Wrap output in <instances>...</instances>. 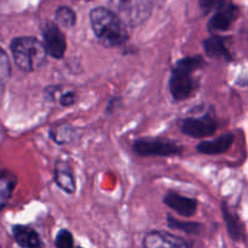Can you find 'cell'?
<instances>
[{
    "mask_svg": "<svg viewBox=\"0 0 248 248\" xmlns=\"http://www.w3.org/2000/svg\"><path fill=\"white\" fill-rule=\"evenodd\" d=\"M92 31L106 47H118L128 40L127 26L109 7H96L90 12Z\"/></svg>",
    "mask_w": 248,
    "mask_h": 248,
    "instance_id": "1",
    "label": "cell"
},
{
    "mask_svg": "<svg viewBox=\"0 0 248 248\" xmlns=\"http://www.w3.org/2000/svg\"><path fill=\"white\" fill-rule=\"evenodd\" d=\"M203 67L201 56H191L179 60L172 68L170 78V92L176 102L186 101L194 96L199 87L195 73Z\"/></svg>",
    "mask_w": 248,
    "mask_h": 248,
    "instance_id": "2",
    "label": "cell"
},
{
    "mask_svg": "<svg viewBox=\"0 0 248 248\" xmlns=\"http://www.w3.org/2000/svg\"><path fill=\"white\" fill-rule=\"evenodd\" d=\"M11 52L17 67L23 72H34L45 63L46 48L44 43L33 36H21L12 40Z\"/></svg>",
    "mask_w": 248,
    "mask_h": 248,
    "instance_id": "3",
    "label": "cell"
},
{
    "mask_svg": "<svg viewBox=\"0 0 248 248\" xmlns=\"http://www.w3.org/2000/svg\"><path fill=\"white\" fill-rule=\"evenodd\" d=\"M153 0H110L109 9L115 12L126 26L144 23L153 12Z\"/></svg>",
    "mask_w": 248,
    "mask_h": 248,
    "instance_id": "4",
    "label": "cell"
},
{
    "mask_svg": "<svg viewBox=\"0 0 248 248\" xmlns=\"http://www.w3.org/2000/svg\"><path fill=\"white\" fill-rule=\"evenodd\" d=\"M133 150L138 156H176L181 155L183 148L173 140L162 138H140L133 142Z\"/></svg>",
    "mask_w": 248,
    "mask_h": 248,
    "instance_id": "5",
    "label": "cell"
},
{
    "mask_svg": "<svg viewBox=\"0 0 248 248\" xmlns=\"http://www.w3.org/2000/svg\"><path fill=\"white\" fill-rule=\"evenodd\" d=\"M217 120L212 114L207 113L203 116H189L181 121V131L186 136L193 138H203L212 136L217 131Z\"/></svg>",
    "mask_w": 248,
    "mask_h": 248,
    "instance_id": "6",
    "label": "cell"
},
{
    "mask_svg": "<svg viewBox=\"0 0 248 248\" xmlns=\"http://www.w3.org/2000/svg\"><path fill=\"white\" fill-rule=\"evenodd\" d=\"M43 43L48 56L61 60L67 51V39L57 23H47L43 31Z\"/></svg>",
    "mask_w": 248,
    "mask_h": 248,
    "instance_id": "7",
    "label": "cell"
},
{
    "mask_svg": "<svg viewBox=\"0 0 248 248\" xmlns=\"http://www.w3.org/2000/svg\"><path fill=\"white\" fill-rule=\"evenodd\" d=\"M239 16V9L232 4H224L216 10L215 15L208 21V31L216 33V31H224L232 27L235 19Z\"/></svg>",
    "mask_w": 248,
    "mask_h": 248,
    "instance_id": "8",
    "label": "cell"
},
{
    "mask_svg": "<svg viewBox=\"0 0 248 248\" xmlns=\"http://www.w3.org/2000/svg\"><path fill=\"white\" fill-rule=\"evenodd\" d=\"M144 248H189L182 237L166 232H150L143 240Z\"/></svg>",
    "mask_w": 248,
    "mask_h": 248,
    "instance_id": "9",
    "label": "cell"
},
{
    "mask_svg": "<svg viewBox=\"0 0 248 248\" xmlns=\"http://www.w3.org/2000/svg\"><path fill=\"white\" fill-rule=\"evenodd\" d=\"M164 202L167 207H170L172 211L186 218L193 217L196 213V208H198V201L195 199L186 198V196L177 194L174 191H169L165 195Z\"/></svg>",
    "mask_w": 248,
    "mask_h": 248,
    "instance_id": "10",
    "label": "cell"
},
{
    "mask_svg": "<svg viewBox=\"0 0 248 248\" xmlns=\"http://www.w3.org/2000/svg\"><path fill=\"white\" fill-rule=\"evenodd\" d=\"M14 239L23 248H44L40 235L28 225H15L12 229Z\"/></svg>",
    "mask_w": 248,
    "mask_h": 248,
    "instance_id": "11",
    "label": "cell"
},
{
    "mask_svg": "<svg viewBox=\"0 0 248 248\" xmlns=\"http://www.w3.org/2000/svg\"><path fill=\"white\" fill-rule=\"evenodd\" d=\"M234 142V135L232 133H225L211 140H203L196 147L199 153L205 155H219L229 150V148Z\"/></svg>",
    "mask_w": 248,
    "mask_h": 248,
    "instance_id": "12",
    "label": "cell"
},
{
    "mask_svg": "<svg viewBox=\"0 0 248 248\" xmlns=\"http://www.w3.org/2000/svg\"><path fill=\"white\" fill-rule=\"evenodd\" d=\"M53 178H55V183L57 184L58 188L62 189L64 193L73 194L75 191V188H77L75 186V178L68 162H56Z\"/></svg>",
    "mask_w": 248,
    "mask_h": 248,
    "instance_id": "13",
    "label": "cell"
},
{
    "mask_svg": "<svg viewBox=\"0 0 248 248\" xmlns=\"http://www.w3.org/2000/svg\"><path fill=\"white\" fill-rule=\"evenodd\" d=\"M203 50L206 55L216 60L232 61V56L225 45L224 38L220 35H211L206 40H203Z\"/></svg>",
    "mask_w": 248,
    "mask_h": 248,
    "instance_id": "14",
    "label": "cell"
},
{
    "mask_svg": "<svg viewBox=\"0 0 248 248\" xmlns=\"http://www.w3.org/2000/svg\"><path fill=\"white\" fill-rule=\"evenodd\" d=\"M222 212L223 218L225 220V224H227L228 232H229V235L232 236V239L234 241H245V239H246V232H245V227L242 224L241 219L239 218V216L232 212L228 208L227 203H223L222 205Z\"/></svg>",
    "mask_w": 248,
    "mask_h": 248,
    "instance_id": "15",
    "label": "cell"
},
{
    "mask_svg": "<svg viewBox=\"0 0 248 248\" xmlns=\"http://www.w3.org/2000/svg\"><path fill=\"white\" fill-rule=\"evenodd\" d=\"M17 184V177L9 171H0V210L6 206L11 199Z\"/></svg>",
    "mask_w": 248,
    "mask_h": 248,
    "instance_id": "16",
    "label": "cell"
},
{
    "mask_svg": "<svg viewBox=\"0 0 248 248\" xmlns=\"http://www.w3.org/2000/svg\"><path fill=\"white\" fill-rule=\"evenodd\" d=\"M50 136L56 143L58 144H65L74 140L75 130L69 124H63V125H56L51 128Z\"/></svg>",
    "mask_w": 248,
    "mask_h": 248,
    "instance_id": "17",
    "label": "cell"
},
{
    "mask_svg": "<svg viewBox=\"0 0 248 248\" xmlns=\"http://www.w3.org/2000/svg\"><path fill=\"white\" fill-rule=\"evenodd\" d=\"M56 23L58 26L65 27V28H72L75 26L77 22V15L73 11L70 7L68 6H61L56 10Z\"/></svg>",
    "mask_w": 248,
    "mask_h": 248,
    "instance_id": "18",
    "label": "cell"
},
{
    "mask_svg": "<svg viewBox=\"0 0 248 248\" xmlns=\"http://www.w3.org/2000/svg\"><path fill=\"white\" fill-rule=\"evenodd\" d=\"M167 222H169V227L172 229L182 230V232H188V234H199V232L201 230V224H199V223L182 222V220H177L176 218L172 217L167 218Z\"/></svg>",
    "mask_w": 248,
    "mask_h": 248,
    "instance_id": "19",
    "label": "cell"
},
{
    "mask_svg": "<svg viewBox=\"0 0 248 248\" xmlns=\"http://www.w3.org/2000/svg\"><path fill=\"white\" fill-rule=\"evenodd\" d=\"M11 74V65L5 51L0 47V87L5 85Z\"/></svg>",
    "mask_w": 248,
    "mask_h": 248,
    "instance_id": "20",
    "label": "cell"
},
{
    "mask_svg": "<svg viewBox=\"0 0 248 248\" xmlns=\"http://www.w3.org/2000/svg\"><path fill=\"white\" fill-rule=\"evenodd\" d=\"M73 245H74V239H73L72 232L67 229L60 230L56 235V248H73Z\"/></svg>",
    "mask_w": 248,
    "mask_h": 248,
    "instance_id": "21",
    "label": "cell"
},
{
    "mask_svg": "<svg viewBox=\"0 0 248 248\" xmlns=\"http://www.w3.org/2000/svg\"><path fill=\"white\" fill-rule=\"evenodd\" d=\"M58 94V103L62 107H72L74 106L75 102H77V93L74 91H70L67 90L64 92H60V90H57Z\"/></svg>",
    "mask_w": 248,
    "mask_h": 248,
    "instance_id": "22",
    "label": "cell"
},
{
    "mask_svg": "<svg viewBox=\"0 0 248 248\" xmlns=\"http://www.w3.org/2000/svg\"><path fill=\"white\" fill-rule=\"evenodd\" d=\"M224 4V0H200L201 9H202V11L205 12V14L216 11V10L219 9V7Z\"/></svg>",
    "mask_w": 248,
    "mask_h": 248,
    "instance_id": "23",
    "label": "cell"
},
{
    "mask_svg": "<svg viewBox=\"0 0 248 248\" xmlns=\"http://www.w3.org/2000/svg\"><path fill=\"white\" fill-rule=\"evenodd\" d=\"M77 248H82V247H77Z\"/></svg>",
    "mask_w": 248,
    "mask_h": 248,
    "instance_id": "24",
    "label": "cell"
},
{
    "mask_svg": "<svg viewBox=\"0 0 248 248\" xmlns=\"http://www.w3.org/2000/svg\"><path fill=\"white\" fill-rule=\"evenodd\" d=\"M87 1H90V0H87Z\"/></svg>",
    "mask_w": 248,
    "mask_h": 248,
    "instance_id": "25",
    "label": "cell"
}]
</instances>
